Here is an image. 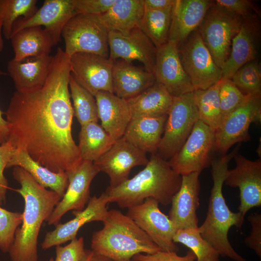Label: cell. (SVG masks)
<instances>
[{
	"label": "cell",
	"mask_w": 261,
	"mask_h": 261,
	"mask_svg": "<svg viewBox=\"0 0 261 261\" xmlns=\"http://www.w3.org/2000/svg\"><path fill=\"white\" fill-rule=\"evenodd\" d=\"M215 130L200 120L195 124L180 149L169 160L172 169L180 175L199 174L210 165Z\"/></svg>",
	"instance_id": "cell-11"
},
{
	"label": "cell",
	"mask_w": 261,
	"mask_h": 261,
	"mask_svg": "<svg viewBox=\"0 0 261 261\" xmlns=\"http://www.w3.org/2000/svg\"><path fill=\"white\" fill-rule=\"evenodd\" d=\"M116 0H73L77 14L101 15L107 11Z\"/></svg>",
	"instance_id": "cell-42"
},
{
	"label": "cell",
	"mask_w": 261,
	"mask_h": 261,
	"mask_svg": "<svg viewBox=\"0 0 261 261\" xmlns=\"http://www.w3.org/2000/svg\"><path fill=\"white\" fill-rule=\"evenodd\" d=\"M70 76V57L58 47L44 85L14 92L5 113L8 141L55 173L73 171L82 161L72 132Z\"/></svg>",
	"instance_id": "cell-1"
},
{
	"label": "cell",
	"mask_w": 261,
	"mask_h": 261,
	"mask_svg": "<svg viewBox=\"0 0 261 261\" xmlns=\"http://www.w3.org/2000/svg\"><path fill=\"white\" fill-rule=\"evenodd\" d=\"M49 261H55V260L53 258H51L49 260Z\"/></svg>",
	"instance_id": "cell-52"
},
{
	"label": "cell",
	"mask_w": 261,
	"mask_h": 261,
	"mask_svg": "<svg viewBox=\"0 0 261 261\" xmlns=\"http://www.w3.org/2000/svg\"><path fill=\"white\" fill-rule=\"evenodd\" d=\"M10 39L14 53V59L16 60L48 56L52 47L56 45L50 34L42 27L23 29L12 35Z\"/></svg>",
	"instance_id": "cell-29"
},
{
	"label": "cell",
	"mask_w": 261,
	"mask_h": 261,
	"mask_svg": "<svg viewBox=\"0 0 261 261\" xmlns=\"http://www.w3.org/2000/svg\"><path fill=\"white\" fill-rule=\"evenodd\" d=\"M53 56L28 57L8 62L7 70L18 92L38 89L45 82L50 71Z\"/></svg>",
	"instance_id": "cell-25"
},
{
	"label": "cell",
	"mask_w": 261,
	"mask_h": 261,
	"mask_svg": "<svg viewBox=\"0 0 261 261\" xmlns=\"http://www.w3.org/2000/svg\"><path fill=\"white\" fill-rule=\"evenodd\" d=\"M15 148L9 141L0 145V204L5 203L8 183L4 171L12 159Z\"/></svg>",
	"instance_id": "cell-43"
},
{
	"label": "cell",
	"mask_w": 261,
	"mask_h": 261,
	"mask_svg": "<svg viewBox=\"0 0 261 261\" xmlns=\"http://www.w3.org/2000/svg\"><path fill=\"white\" fill-rule=\"evenodd\" d=\"M115 142L98 122L81 125L78 146L82 160L94 162Z\"/></svg>",
	"instance_id": "cell-32"
},
{
	"label": "cell",
	"mask_w": 261,
	"mask_h": 261,
	"mask_svg": "<svg viewBox=\"0 0 261 261\" xmlns=\"http://www.w3.org/2000/svg\"><path fill=\"white\" fill-rule=\"evenodd\" d=\"M154 74L144 67L134 66L132 62L117 59L113 62V93L127 100L134 97L153 85Z\"/></svg>",
	"instance_id": "cell-24"
},
{
	"label": "cell",
	"mask_w": 261,
	"mask_h": 261,
	"mask_svg": "<svg viewBox=\"0 0 261 261\" xmlns=\"http://www.w3.org/2000/svg\"><path fill=\"white\" fill-rule=\"evenodd\" d=\"M159 204L153 198H148L142 203L127 208L126 215L161 251L177 252L178 247L173 241L177 229L168 216L160 211Z\"/></svg>",
	"instance_id": "cell-12"
},
{
	"label": "cell",
	"mask_w": 261,
	"mask_h": 261,
	"mask_svg": "<svg viewBox=\"0 0 261 261\" xmlns=\"http://www.w3.org/2000/svg\"><path fill=\"white\" fill-rule=\"evenodd\" d=\"M2 27V20L0 16V52L2 51L3 47V41L1 35V30Z\"/></svg>",
	"instance_id": "cell-50"
},
{
	"label": "cell",
	"mask_w": 261,
	"mask_h": 261,
	"mask_svg": "<svg viewBox=\"0 0 261 261\" xmlns=\"http://www.w3.org/2000/svg\"><path fill=\"white\" fill-rule=\"evenodd\" d=\"M215 1L228 11L240 15L243 18L253 14H257L259 15L258 10L251 0H217Z\"/></svg>",
	"instance_id": "cell-44"
},
{
	"label": "cell",
	"mask_w": 261,
	"mask_h": 261,
	"mask_svg": "<svg viewBox=\"0 0 261 261\" xmlns=\"http://www.w3.org/2000/svg\"><path fill=\"white\" fill-rule=\"evenodd\" d=\"M246 96L231 79L222 78L219 89L221 121L236 109L243 102Z\"/></svg>",
	"instance_id": "cell-39"
},
{
	"label": "cell",
	"mask_w": 261,
	"mask_h": 261,
	"mask_svg": "<svg viewBox=\"0 0 261 261\" xmlns=\"http://www.w3.org/2000/svg\"><path fill=\"white\" fill-rule=\"evenodd\" d=\"M36 0H0V16L2 20V32L10 39L14 23L21 16L27 19L38 10Z\"/></svg>",
	"instance_id": "cell-37"
},
{
	"label": "cell",
	"mask_w": 261,
	"mask_h": 261,
	"mask_svg": "<svg viewBox=\"0 0 261 261\" xmlns=\"http://www.w3.org/2000/svg\"><path fill=\"white\" fill-rule=\"evenodd\" d=\"M248 220L251 226V231L250 234L245 239V243L261 257V215L259 213H253L248 216Z\"/></svg>",
	"instance_id": "cell-45"
},
{
	"label": "cell",
	"mask_w": 261,
	"mask_h": 261,
	"mask_svg": "<svg viewBox=\"0 0 261 261\" xmlns=\"http://www.w3.org/2000/svg\"><path fill=\"white\" fill-rule=\"evenodd\" d=\"M235 167L228 170L224 184L239 188V212L244 218L250 209L261 205V159L251 160L237 153Z\"/></svg>",
	"instance_id": "cell-13"
},
{
	"label": "cell",
	"mask_w": 261,
	"mask_h": 261,
	"mask_svg": "<svg viewBox=\"0 0 261 261\" xmlns=\"http://www.w3.org/2000/svg\"><path fill=\"white\" fill-rule=\"evenodd\" d=\"M261 121V95H246L243 102L221 122L215 132L214 149L226 154L234 144L250 139L249 128Z\"/></svg>",
	"instance_id": "cell-10"
},
{
	"label": "cell",
	"mask_w": 261,
	"mask_h": 261,
	"mask_svg": "<svg viewBox=\"0 0 261 261\" xmlns=\"http://www.w3.org/2000/svg\"><path fill=\"white\" fill-rule=\"evenodd\" d=\"M113 62L97 54L77 53L70 57L71 75L94 96L101 91L113 93Z\"/></svg>",
	"instance_id": "cell-15"
},
{
	"label": "cell",
	"mask_w": 261,
	"mask_h": 261,
	"mask_svg": "<svg viewBox=\"0 0 261 261\" xmlns=\"http://www.w3.org/2000/svg\"><path fill=\"white\" fill-rule=\"evenodd\" d=\"M258 15L253 14L243 18L240 29L232 41L229 56L221 68L222 78L231 79L241 67L257 59L261 38Z\"/></svg>",
	"instance_id": "cell-19"
},
{
	"label": "cell",
	"mask_w": 261,
	"mask_h": 261,
	"mask_svg": "<svg viewBox=\"0 0 261 261\" xmlns=\"http://www.w3.org/2000/svg\"><path fill=\"white\" fill-rule=\"evenodd\" d=\"M173 100L164 87L156 81L141 94L126 100L132 119L167 116Z\"/></svg>",
	"instance_id": "cell-28"
},
{
	"label": "cell",
	"mask_w": 261,
	"mask_h": 261,
	"mask_svg": "<svg viewBox=\"0 0 261 261\" xmlns=\"http://www.w3.org/2000/svg\"><path fill=\"white\" fill-rule=\"evenodd\" d=\"M175 2L176 0H144V10H163L173 7Z\"/></svg>",
	"instance_id": "cell-47"
},
{
	"label": "cell",
	"mask_w": 261,
	"mask_h": 261,
	"mask_svg": "<svg viewBox=\"0 0 261 261\" xmlns=\"http://www.w3.org/2000/svg\"><path fill=\"white\" fill-rule=\"evenodd\" d=\"M261 67L257 59L238 69L231 79L246 96L261 95Z\"/></svg>",
	"instance_id": "cell-38"
},
{
	"label": "cell",
	"mask_w": 261,
	"mask_h": 261,
	"mask_svg": "<svg viewBox=\"0 0 261 261\" xmlns=\"http://www.w3.org/2000/svg\"><path fill=\"white\" fill-rule=\"evenodd\" d=\"M220 80L205 89L193 91L199 119L215 130L221 121L219 98Z\"/></svg>",
	"instance_id": "cell-34"
},
{
	"label": "cell",
	"mask_w": 261,
	"mask_h": 261,
	"mask_svg": "<svg viewBox=\"0 0 261 261\" xmlns=\"http://www.w3.org/2000/svg\"><path fill=\"white\" fill-rule=\"evenodd\" d=\"M69 89L73 102V116L80 125L98 121L97 105L95 97L77 84L70 76Z\"/></svg>",
	"instance_id": "cell-36"
},
{
	"label": "cell",
	"mask_w": 261,
	"mask_h": 261,
	"mask_svg": "<svg viewBox=\"0 0 261 261\" xmlns=\"http://www.w3.org/2000/svg\"><path fill=\"white\" fill-rule=\"evenodd\" d=\"M198 120L193 92L174 97L157 154L169 160L180 149Z\"/></svg>",
	"instance_id": "cell-8"
},
{
	"label": "cell",
	"mask_w": 261,
	"mask_h": 261,
	"mask_svg": "<svg viewBox=\"0 0 261 261\" xmlns=\"http://www.w3.org/2000/svg\"><path fill=\"white\" fill-rule=\"evenodd\" d=\"M103 226L93 232L91 250L114 261H130L138 254L161 251L127 215L117 209L108 211Z\"/></svg>",
	"instance_id": "cell-5"
},
{
	"label": "cell",
	"mask_w": 261,
	"mask_h": 261,
	"mask_svg": "<svg viewBox=\"0 0 261 261\" xmlns=\"http://www.w3.org/2000/svg\"><path fill=\"white\" fill-rule=\"evenodd\" d=\"M13 175L20 185L16 191L23 198L25 204L21 226L16 229L8 252L11 261H38V238L41 226L62 198L39 184L19 166L14 167Z\"/></svg>",
	"instance_id": "cell-2"
},
{
	"label": "cell",
	"mask_w": 261,
	"mask_h": 261,
	"mask_svg": "<svg viewBox=\"0 0 261 261\" xmlns=\"http://www.w3.org/2000/svg\"><path fill=\"white\" fill-rule=\"evenodd\" d=\"M238 145L232 151L211 160V174L213 184L209 198L206 217L199 227L202 236L222 257L235 261H246L233 248L228 239V232L232 226L240 228L244 218L239 212H232L226 204L222 193L229 165L238 152Z\"/></svg>",
	"instance_id": "cell-4"
},
{
	"label": "cell",
	"mask_w": 261,
	"mask_h": 261,
	"mask_svg": "<svg viewBox=\"0 0 261 261\" xmlns=\"http://www.w3.org/2000/svg\"><path fill=\"white\" fill-rule=\"evenodd\" d=\"M108 44L110 60H137L147 71L153 72L157 48L138 27L127 35L109 31Z\"/></svg>",
	"instance_id": "cell-17"
},
{
	"label": "cell",
	"mask_w": 261,
	"mask_h": 261,
	"mask_svg": "<svg viewBox=\"0 0 261 261\" xmlns=\"http://www.w3.org/2000/svg\"><path fill=\"white\" fill-rule=\"evenodd\" d=\"M167 116L132 118L123 137L146 154L157 153Z\"/></svg>",
	"instance_id": "cell-27"
},
{
	"label": "cell",
	"mask_w": 261,
	"mask_h": 261,
	"mask_svg": "<svg viewBox=\"0 0 261 261\" xmlns=\"http://www.w3.org/2000/svg\"><path fill=\"white\" fill-rule=\"evenodd\" d=\"M146 154L127 141L123 136L116 140L110 148L93 163L100 172L108 175L110 188H115L129 179L131 170L148 162Z\"/></svg>",
	"instance_id": "cell-14"
},
{
	"label": "cell",
	"mask_w": 261,
	"mask_h": 261,
	"mask_svg": "<svg viewBox=\"0 0 261 261\" xmlns=\"http://www.w3.org/2000/svg\"><path fill=\"white\" fill-rule=\"evenodd\" d=\"M19 166L27 171L39 184L57 193L61 198L68 186L66 172H53L34 160L27 151L15 149L6 168Z\"/></svg>",
	"instance_id": "cell-30"
},
{
	"label": "cell",
	"mask_w": 261,
	"mask_h": 261,
	"mask_svg": "<svg viewBox=\"0 0 261 261\" xmlns=\"http://www.w3.org/2000/svg\"><path fill=\"white\" fill-rule=\"evenodd\" d=\"M130 261H141L136 260L132 259H131Z\"/></svg>",
	"instance_id": "cell-51"
},
{
	"label": "cell",
	"mask_w": 261,
	"mask_h": 261,
	"mask_svg": "<svg viewBox=\"0 0 261 261\" xmlns=\"http://www.w3.org/2000/svg\"><path fill=\"white\" fill-rule=\"evenodd\" d=\"M178 50L194 90L205 89L222 78L221 69L215 63L198 30L192 33L178 46Z\"/></svg>",
	"instance_id": "cell-9"
},
{
	"label": "cell",
	"mask_w": 261,
	"mask_h": 261,
	"mask_svg": "<svg viewBox=\"0 0 261 261\" xmlns=\"http://www.w3.org/2000/svg\"><path fill=\"white\" fill-rule=\"evenodd\" d=\"M22 213L0 207V249L6 253L12 246L16 229L21 224Z\"/></svg>",
	"instance_id": "cell-40"
},
{
	"label": "cell",
	"mask_w": 261,
	"mask_h": 261,
	"mask_svg": "<svg viewBox=\"0 0 261 261\" xmlns=\"http://www.w3.org/2000/svg\"><path fill=\"white\" fill-rule=\"evenodd\" d=\"M76 14L73 0H45L32 16L14 23L11 36L26 28L44 26L57 44L64 27Z\"/></svg>",
	"instance_id": "cell-20"
},
{
	"label": "cell",
	"mask_w": 261,
	"mask_h": 261,
	"mask_svg": "<svg viewBox=\"0 0 261 261\" xmlns=\"http://www.w3.org/2000/svg\"><path fill=\"white\" fill-rule=\"evenodd\" d=\"M156 81L173 96L193 92L194 87L181 61L178 46L168 42L157 48L153 71Z\"/></svg>",
	"instance_id": "cell-18"
},
{
	"label": "cell",
	"mask_w": 261,
	"mask_h": 261,
	"mask_svg": "<svg viewBox=\"0 0 261 261\" xmlns=\"http://www.w3.org/2000/svg\"><path fill=\"white\" fill-rule=\"evenodd\" d=\"M94 97L101 126L113 141L121 138L131 119L127 100L104 91L98 92Z\"/></svg>",
	"instance_id": "cell-26"
},
{
	"label": "cell",
	"mask_w": 261,
	"mask_h": 261,
	"mask_svg": "<svg viewBox=\"0 0 261 261\" xmlns=\"http://www.w3.org/2000/svg\"><path fill=\"white\" fill-rule=\"evenodd\" d=\"M173 241L190 248L195 255L196 261H219V253L203 238L199 227L177 229Z\"/></svg>",
	"instance_id": "cell-35"
},
{
	"label": "cell",
	"mask_w": 261,
	"mask_h": 261,
	"mask_svg": "<svg viewBox=\"0 0 261 261\" xmlns=\"http://www.w3.org/2000/svg\"><path fill=\"white\" fill-rule=\"evenodd\" d=\"M99 172L93 162L87 160H82L74 170L66 172L68 186L47 220L49 225H57L61 217L70 210L76 213L85 208L90 198V184Z\"/></svg>",
	"instance_id": "cell-16"
},
{
	"label": "cell",
	"mask_w": 261,
	"mask_h": 261,
	"mask_svg": "<svg viewBox=\"0 0 261 261\" xmlns=\"http://www.w3.org/2000/svg\"><path fill=\"white\" fill-rule=\"evenodd\" d=\"M174 6L163 10H145L139 22L137 27L157 48L168 42Z\"/></svg>",
	"instance_id": "cell-33"
},
{
	"label": "cell",
	"mask_w": 261,
	"mask_h": 261,
	"mask_svg": "<svg viewBox=\"0 0 261 261\" xmlns=\"http://www.w3.org/2000/svg\"><path fill=\"white\" fill-rule=\"evenodd\" d=\"M0 75H7V73L0 70ZM3 114L0 109V145L8 142L9 135L8 124L3 118Z\"/></svg>",
	"instance_id": "cell-48"
},
{
	"label": "cell",
	"mask_w": 261,
	"mask_h": 261,
	"mask_svg": "<svg viewBox=\"0 0 261 261\" xmlns=\"http://www.w3.org/2000/svg\"><path fill=\"white\" fill-rule=\"evenodd\" d=\"M144 11V0H116L107 11L99 15L109 31L127 35L138 26Z\"/></svg>",
	"instance_id": "cell-31"
},
{
	"label": "cell",
	"mask_w": 261,
	"mask_h": 261,
	"mask_svg": "<svg viewBox=\"0 0 261 261\" xmlns=\"http://www.w3.org/2000/svg\"><path fill=\"white\" fill-rule=\"evenodd\" d=\"M108 200L104 192L99 197H90L86 207L79 212L73 213L75 217L64 223H58L52 231L46 233L42 247L44 249L60 245L76 237L79 230L92 221L105 219Z\"/></svg>",
	"instance_id": "cell-21"
},
{
	"label": "cell",
	"mask_w": 261,
	"mask_h": 261,
	"mask_svg": "<svg viewBox=\"0 0 261 261\" xmlns=\"http://www.w3.org/2000/svg\"><path fill=\"white\" fill-rule=\"evenodd\" d=\"M182 176L175 173L168 161L158 154H151L142 171L130 179L104 192L108 202L128 208L152 198L159 203L167 205L179 189Z\"/></svg>",
	"instance_id": "cell-3"
},
{
	"label": "cell",
	"mask_w": 261,
	"mask_h": 261,
	"mask_svg": "<svg viewBox=\"0 0 261 261\" xmlns=\"http://www.w3.org/2000/svg\"><path fill=\"white\" fill-rule=\"evenodd\" d=\"M108 34L99 15L76 14L62 31L64 52L70 57L77 53H87L108 58Z\"/></svg>",
	"instance_id": "cell-7"
},
{
	"label": "cell",
	"mask_w": 261,
	"mask_h": 261,
	"mask_svg": "<svg viewBox=\"0 0 261 261\" xmlns=\"http://www.w3.org/2000/svg\"><path fill=\"white\" fill-rule=\"evenodd\" d=\"M82 261H114L105 256L97 254L92 250H87Z\"/></svg>",
	"instance_id": "cell-49"
},
{
	"label": "cell",
	"mask_w": 261,
	"mask_h": 261,
	"mask_svg": "<svg viewBox=\"0 0 261 261\" xmlns=\"http://www.w3.org/2000/svg\"><path fill=\"white\" fill-rule=\"evenodd\" d=\"M199 174L195 172L182 175L180 188L172 198L168 217L177 230L198 227Z\"/></svg>",
	"instance_id": "cell-22"
},
{
	"label": "cell",
	"mask_w": 261,
	"mask_h": 261,
	"mask_svg": "<svg viewBox=\"0 0 261 261\" xmlns=\"http://www.w3.org/2000/svg\"><path fill=\"white\" fill-rule=\"evenodd\" d=\"M86 252L83 237H76L65 246H56L55 261H82Z\"/></svg>",
	"instance_id": "cell-41"
},
{
	"label": "cell",
	"mask_w": 261,
	"mask_h": 261,
	"mask_svg": "<svg viewBox=\"0 0 261 261\" xmlns=\"http://www.w3.org/2000/svg\"><path fill=\"white\" fill-rule=\"evenodd\" d=\"M243 18L213 2L198 30L216 65L221 69L228 59L233 39Z\"/></svg>",
	"instance_id": "cell-6"
},
{
	"label": "cell",
	"mask_w": 261,
	"mask_h": 261,
	"mask_svg": "<svg viewBox=\"0 0 261 261\" xmlns=\"http://www.w3.org/2000/svg\"><path fill=\"white\" fill-rule=\"evenodd\" d=\"M213 3L209 0H176L168 41L178 47L200 26Z\"/></svg>",
	"instance_id": "cell-23"
},
{
	"label": "cell",
	"mask_w": 261,
	"mask_h": 261,
	"mask_svg": "<svg viewBox=\"0 0 261 261\" xmlns=\"http://www.w3.org/2000/svg\"><path fill=\"white\" fill-rule=\"evenodd\" d=\"M133 259L141 261H196V257L191 250L184 256H180L175 252L159 251L153 254H138Z\"/></svg>",
	"instance_id": "cell-46"
}]
</instances>
